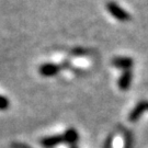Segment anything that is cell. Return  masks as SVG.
Wrapping results in <instances>:
<instances>
[{"mask_svg": "<svg viewBox=\"0 0 148 148\" xmlns=\"http://www.w3.org/2000/svg\"><path fill=\"white\" fill-rule=\"evenodd\" d=\"M71 67V65H70V62H67V60H65L63 62V64L60 65V69H68Z\"/></svg>", "mask_w": 148, "mask_h": 148, "instance_id": "cell-13", "label": "cell"}, {"mask_svg": "<svg viewBox=\"0 0 148 148\" xmlns=\"http://www.w3.org/2000/svg\"><path fill=\"white\" fill-rule=\"evenodd\" d=\"M113 136L110 135L109 137L106 139L104 142V145H103V148H113Z\"/></svg>", "mask_w": 148, "mask_h": 148, "instance_id": "cell-10", "label": "cell"}, {"mask_svg": "<svg viewBox=\"0 0 148 148\" xmlns=\"http://www.w3.org/2000/svg\"><path fill=\"white\" fill-rule=\"evenodd\" d=\"M106 9H108V11H109L114 18H116L119 21L125 22V21H130V20H131V16H130L124 9H122L120 5H116L115 2H112V1L108 2Z\"/></svg>", "mask_w": 148, "mask_h": 148, "instance_id": "cell-1", "label": "cell"}, {"mask_svg": "<svg viewBox=\"0 0 148 148\" xmlns=\"http://www.w3.org/2000/svg\"><path fill=\"white\" fill-rule=\"evenodd\" d=\"M133 62L132 58H128V57H116L112 60V65H114L117 68H123L125 70H128L133 66Z\"/></svg>", "mask_w": 148, "mask_h": 148, "instance_id": "cell-7", "label": "cell"}, {"mask_svg": "<svg viewBox=\"0 0 148 148\" xmlns=\"http://www.w3.org/2000/svg\"><path fill=\"white\" fill-rule=\"evenodd\" d=\"M124 138H125V143H124V148H133L134 144V137L131 131H125L124 133Z\"/></svg>", "mask_w": 148, "mask_h": 148, "instance_id": "cell-8", "label": "cell"}, {"mask_svg": "<svg viewBox=\"0 0 148 148\" xmlns=\"http://www.w3.org/2000/svg\"><path fill=\"white\" fill-rule=\"evenodd\" d=\"M70 148H78V147H77V145H74V146H70Z\"/></svg>", "mask_w": 148, "mask_h": 148, "instance_id": "cell-14", "label": "cell"}, {"mask_svg": "<svg viewBox=\"0 0 148 148\" xmlns=\"http://www.w3.org/2000/svg\"><path fill=\"white\" fill-rule=\"evenodd\" d=\"M73 55L74 56H84V55H88L87 54V51L86 49H82V48H75L73 51Z\"/></svg>", "mask_w": 148, "mask_h": 148, "instance_id": "cell-11", "label": "cell"}, {"mask_svg": "<svg viewBox=\"0 0 148 148\" xmlns=\"http://www.w3.org/2000/svg\"><path fill=\"white\" fill-rule=\"evenodd\" d=\"M63 137H64V143L68 144L70 146H74L78 142L79 135H78V132L75 128H68L63 135Z\"/></svg>", "mask_w": 148, "mask_h": 148, "instance_id": "cell-6", "label": "cell"}, {"mask_svg": "<svg viewBox=\"0 0 148 148\" xmlns=\"http://www.w3.org/2000/svg\"><path fill=\"white\" fill-rule=\"evenodd\" d=\"M148 111V101L147 100H143L140 102H138L137 106L133 109V111L130 113L128 115V120L131 122H136L142 116L143 112Z\"/></svg>", "mask_w": 148, "mask_h": 148, "instance_id": "cell-2", "label": "cell"}, {"mask_svg": "<svg viewBox=\"0 0 148 148\" xmlns=\"http://www.w3.org/2000/svg\"><path fill=\"white\" fill-rule=\"evenodd\" d=\"M10 106V101L8 98H5V95H0V111H5L9 109Z\"/></svg>", "mask_w": 148, "mask_h": 148, "instance_id": "cell-9", "label": "cell"}, {"mask_svg": "<svg viewBox=\"0 0 148 148\" xmlns=\"http://www.w3.org/2000/svg\"><path fill=\"white\" fill-rule=\"evenodd\" d=\"M59 70H60V66L55 64H44L38 69L40 74L44 77H53L58 74Z\"/></svg>", "mask_w": 148, "mask_h": 148, "instance_id": "cell-3", "label": "cell"}, {"mask_svg": "<svg viewBox=\"0 0 148 148\" xmlns=\"http://www.w3.org/2000/svg\"><path fill=\"white\" fill-rule=\"evenodd\" d=\"M12 148H31L29 147L25 144H21V143H14L12 144Z\"/></svg>", "mask_w": 148, "mask_h": 148, "instance_id": "cell-12", "label": "cell"}, {"mask_svg": "<svg viewBox=\"0 0 148 148\" xmlns=\"http://www.w3.org/2000/svg\"><path fill=\"white\" fill-rule=\"evenodd\" d=\"M132 79H133V74L131 71V69L128 70H125L122 76L119 79V88L123 91L127 90L130 87H131V84H132Z\"/></svg>", "mask_w": 148, "mask_h": 148, "instance_id": "cell-5", "label": "cell"}, {"mask_svg": "<svg viewBox=\"0 0 148 148\" xmlns=\"http://www.w3.org/2000/svg\"><path fill=\"white\" fill-rule=\"evenodd\" d=\"M64 143L63 135H54V136H48V137H44L41 140V145L44 146L45 148H52L57 146L59 144Z\"/></svg>", "mask_w": 148, "mask_h": 148, "instance_id": "cell-4", "label": "cell"}]
</instances>
